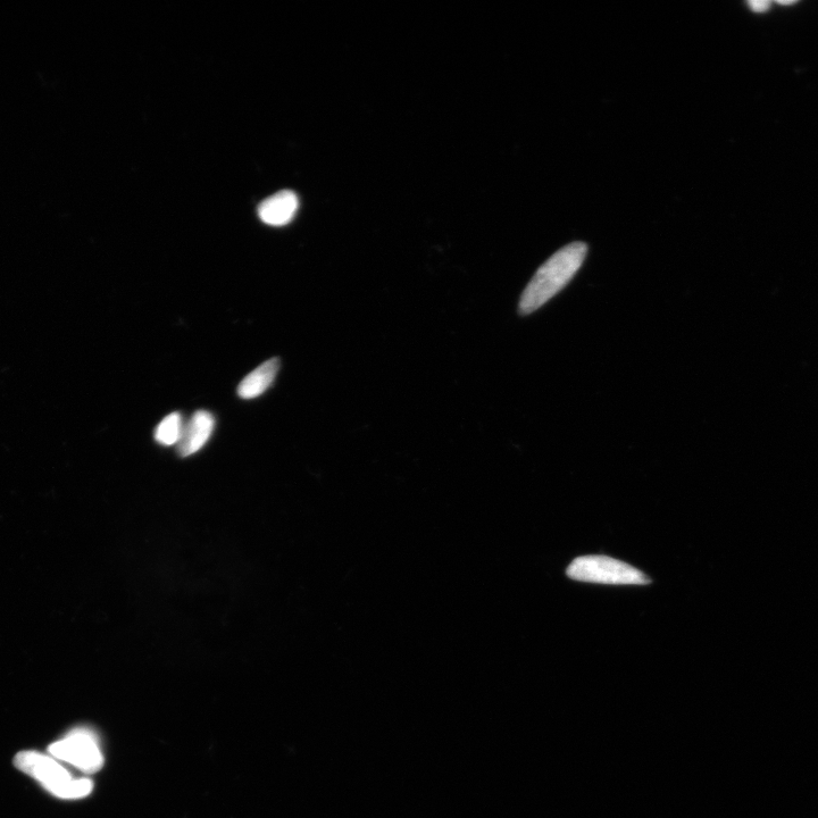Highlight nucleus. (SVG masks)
I'll return each instance as SVG.
<instances>
[{
	"mask_svg": "<svg viewBox=\"0 0 818 818\" xmlns=\"http://www.w3.org/2000/svg\"><path fill=\"white\" fill-rule=\"evenodd\" d=\"M279 370V358H272V360L266 361L258 366L256 370L249 373L247 377L241 381L238 387L239 397L249 400L263 395L264 392L272 386Z\"/></svg>",
	"mask_w": 818,
	"mask_h": 818,
	"instance_id": "7",
	"label": "nucleus"
},
{
	"mask_svg": "<svg viewBox=\"0 0 818 818\" xmlns=\"http://www.w3.org/2000/svg\"><path fill=\"white\" fill-rule=\"evenodd\" d=\"M14 765L58 798H83L93 790V782L88 779L72 778L53 758L37 751H22L15 756Z\"/></svg>",
	"mask_w": 818,
	"mask_h": 818,
	"instance_id": "2",
	"label": "nucleus"
},
{
	"mask_svg": "<svg viewBox=\"0 0 818 818\" xmlns=\"http://www.w3.org/2000/svg\"><path fill=\"white\" fill-rule=\"evenodd\" d=\"M298 206V197L295 193L289 190L279 191L278 194L264 200L258 207V215L264 223L282 227L294 219Z\"/></svg>",
	"mask_w": 818,
	"mask_h": 818,
	"instance_id": "6",
	"label": "nucleus"
},
{
	"mask_svg": "<svg viewBox=\"0 0 818 818\" xmlns=\"http://www.w3.org/2000/svg\"><path fill=\"white\" fill-rule=\"evenodd\" d=\"M566 574L575 581L612 586H646L651 582L647 575L633 566L603 555L575 558Z\"/></svg>",
	"mask_w": 818,
	"mask_h": 818,
	"instance_id": "3",
	"label": "nucleus"
},
{
	"mask_svg": "<svg viewBox=\"0 0 818 818\" xmlns=\"http://www.w3.org/2000/svg\"><path fill=\"white\" fill-rule=\"evenodd\" d=\"M49 753L55 758L70 763L79 770L95 773L102 769L104 758L91 733L77 730L68 737L49 746Z\"/></svg>",
	"mask_w": 818,
	"mask_h": 818,
	"instance_id": "4",
	"label": "nucleus"
},
{
	"mask_svg": "<svg viewBox=\"0 0 818 818\" xmlns=\"http://www.w3.org/2000/svg\"><path fill=\"white\" fill-rule=\"evenodd\" d=\"M778 3L781 4V5H791V4H794L795 2H782V0H780V2H778Z\"/></svg>",
	"mask_w": 818,
	"mask_h": 818,
	"instance_id": "10",
	"label": "nucleus"
},
{
	"mask_svg": "<svg viewBox=\"0 0 818 818\" xmlns=\"http://www.w3.org/2000/svg\"><path fill=\"white\" fill-rule=\"evenodd\" d=\"M215 428L214 416L207 411H198L186 425H183L178 453L182 457L196 454L210 440Z\"/></svg>",
	"mask_w": 818,
	"mask_h": 818,
	"instance_id": "5",
	"label": "nucleus"
},
{
	"mask_svg": "<svg viewBox=\"0 0 818 818\" xmlns=\"http://www.w3.org/2000/svg\"><path fill=\"white\" fill-rule=\"evenodd\" d=\"M183 430V422L180 413H172L157 425L155 440L162 446L178 445Z\"/></svg>",
	"mask_w": 818,
	"mask_h": 818,
	"instance_id": "8",
	"label": "nucleus"
},
{
	"mask_svg": "<svg viewBox=\"0 0 818 818\" xmlns=\"http://www.w3.org/2000/svg\"><path fill=\"white\" fill-rule=\"evenodd\" d=\"M748 5L754 12L763 13L769 10L771 3L767 2V0H751Z\"/></svg>",
	"mask_w": 818,
	"mask_h": 818,
	"instance_id": "9",
	"label": "nucleus"
},
{
	"mask_svg": "<svg viewBox=\"0 0 818 818\" xmlns=\"http://www.w3.org/2000/svg\"><path fill=\"white\" fill-rule=\"evenodd\" d=\"M588 246L584 242L572 244L559 249L547 262L541 265L525 288L520 302V313L529 315L539 310L563 290L574 275L578 273L586 260Z\"/></svg>",
	"mask_w": 818,
	"mask_h": 818,
	"instance_id": "1",
	"label": "nucleus"
}]
</instances>
